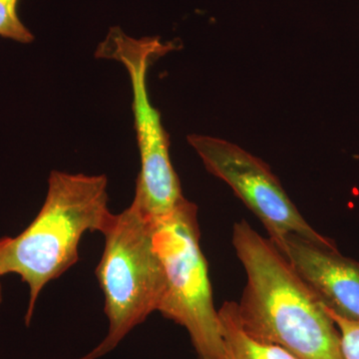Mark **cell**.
Segmentation results:
<instances>
[{
  "mask_svg": "<svg viewBox=\"0 0 359 359\" xmlns=\"http://www.w3.org/2000/svg\"><path fill=\"white\" fill-rule=\"evenodd\" d=\"M278 250L330 313L359 321V262L340 254L337 248L297 235L287 236Z\"/></svg>",
  "mask_w": 359,
  "mask_h": 359,
  "instance_id": "cell-7",
  "label": "cell"
},
{
  "mask_svg": "<svg viewBox=\"0 0 359 359\" xmlns=\"http://www.w3.org/2000/svg\"><path fill=\"white\" fill-rule=\"evenodd\" d=\"M188 142L205 169L224 182L264 224L278 249L289 235L337 248L334 241L314 230L290 199L282 184L263 160L236 144L204 135H189Z\"/></svg>",
  "mask_w": 359,
  "mask_h": 359,
  "instance_id": "cell-6",
  "label": "cell"
},
{
  "mask_svg": "<svg viewBox=\"0 0 359 359\" xmlns=\"http://www.w3.org/2000/svg\"><path fill=\"white\" fill-rule=\"evenodd\" d=\"M198 359H201V358H198Z\"/></svg>",
  "mask_w": 359,
  "mask_h": 359,
  "instance_id": "cell-12",
  "label": "cell"
},
{
  "mask_svg": "<svg viewBox=\"0 0 359 359\" xmlns=\"http://www.w3.org/2000/svg\"><path fill=\"white\" fill-rule=\"evenodd\" d=\"M18 1L20 0H0V37L20 43H32L34 35L18 16Z\"/></svg>",
  "mask_w": 359,
  "mask_h": 359,
  "instance_id": "cell-9",
  "label": "cell"
},
{
  "mask_svg": "<svg viewBox=\"0 0 359 359\" xmlns=\"http://www.w3.org/2000/svg\"><path fill=\"white\" fill-rule=\"evenodd\" d=\"M231 243L247 275L237 304L245 332L297 359H342L327 308L273 243L245 219L233 224Z\"/></svg>",
  "mask_w": 359,
  "mask_h": 359,
  "instance_id": "cell-1",
  "label": "cell"
},
{
  "mask_svg": "<svg viewBox=\"0 0 359 359\" xmlns=\"http://www.w3.org/2000/svg\"><path fill=\"white\" fill-rule=\"evenodd\" d=\"M218 313L226 359H297L283 347L248 334L238 320L237 302H224Z\"/></svg>",
  "mask_w": 359,
  "mask_h": 359,
  "instance_id": "cell-8",
  "label": "cell"
},
{
  "mask_svg": "<svg viewBox=\"0 0 359 359\" xmlns=\"http://www.w3.org/2000/svg\"><path fill=\"white\" fill-rule=\"evenodd\" d=\"M153 222V241L165 275L159 313L185 327L201 359H226L209 268L201 248L198 207L186 199Z\"/></svg>",
  "mask_w": 359,
  "mask_h": 359,
  "instance_id": "cell-4",
  "label": "cell"
},
{
  "mask_svg": "<svg viewBox=\"0 0 359 359\" xmlns=\"http://www.w3.org/2000/svg\"><path fill=\"white\" fill-rule=\"evenodd\" d=\"M328 313L339 328L342 359H359V321L346 320L330 311Z\"/></svg>",
  "mask_w": 359,
  "mask_h": 359,
  "instance_id": "cell-10",
  "label": "cell"
},
{
  "mask_svg": "<svg viewBox=\"0 0 359 359\" xmlns=\"http://www.w3.org/2000/svg\"><path fill=\"white\" fill-rule=\"evenodd\" d=\"M2 304V285L1 283H0V306H1Z\"/></svg>",
  "mask_w": 359,
  "mask_h": 359,
  "instance_id": "cell-11",
  "label": "cell"
},
{
  "mask_svg": "<svg viewBox=\"0 0 359 359\" xmlns=\"http://www.w3.org/2000/svg\"><path fill=\"white\" fill-rule=\"evenodd\" d=\"M95 273L109 323L105 339L77 359H98L114 351L132 330L159 311L165 275L153 241V222L132 202L115 215L106 233Z\"/></svg>",
  "mask_w": 359,
  "mask_h": 359,
  "instance_id": "cell-3",
  "label": "cell"
},
{
  "mask_svg": "<svg viewBox=\"0 0 359 359\" xmlns=\"http://www.w3.org/2000/svg\"><path fill=\"white\" fill-rule=\"evenodd\" d=\"M173 49V42H163L159 37L133 39L121 28L113 27L95 52L96 57L121 63L129 74L141 159L133 202L151 219L166 216L185 199L170 157L169 136L159 111L151 103L147 87L149 67Z\"/></svg>",
  "mask_w": 359,
  "mask_h": 359,
  "instance_id": "cell-5",
  "label": "cell"
},
{
  "mask_svg": "<svg viewBox=\"0 0 359 359\" xmlns=\"http://www.w3.org/2000/svg\"><path fill=\"white\" fill-rule=\"evenodd\" d=\"M104 175L52 171L41 209L16 237L0 238V278L20 276L28 285L26 325L45 285L57 280L79 261V245L86 233L109 229L114 214L108 208Z\"/></svg>",
  "mask_w": 359,
  "mask_h": 359,
  "instance_id": "cell-2",
  "label": "cell"
}]
</instances>
